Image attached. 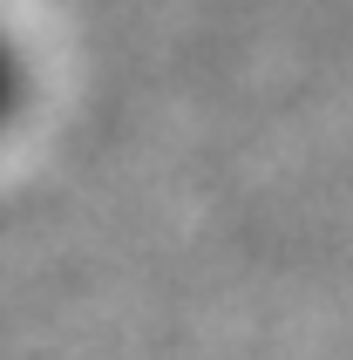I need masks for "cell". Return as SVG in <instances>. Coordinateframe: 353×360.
I'll return each instance as SVG.
<instances>
[{"instance_id": "obj_1", "label": "cell", "mask_w": 353, "mask_h": 360, "mask_svg": "<svg viewBox=\"0 0 353 360\" xmlns=\"http://www.w3.org/2000/svg\"><path fill=\"white\" fill-rule=\"evenodd\" d=\"M14 102H20V55L7 41V27H0V122L14 116Z\"/></svg>"}]
</instances>
